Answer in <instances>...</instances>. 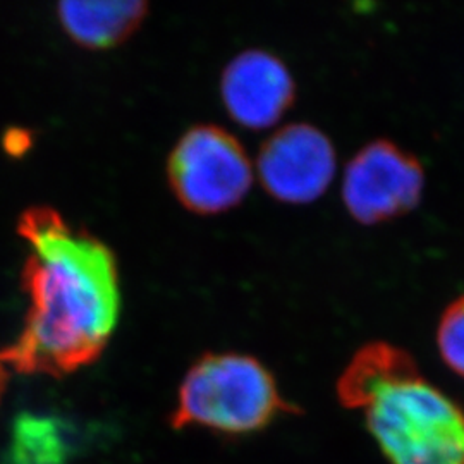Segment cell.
<instances>
[{"label":"cell","instance_id":"1","mask_svg":"<svg viewBox=\"0 0 464 464\" xmlns=\"http://www.w3.org/2000/svg\"><path fill=\"white\" fill-rule=\"evenodd\" d=\"M17 232L30 246L23 284L32 306L2 362L19 373H72L99 358L116 329L114 253L49 207L28 208Z\"/></svg>","mask_w":464,"mask_h":464},{"label":"cell","instance_id":"2","mask_svg":"<svg viewBox=\"0 0 464 464\" xmlns=\"http://www.w3.org/2000/svg\"><path fill=\"white\" fill-rule=\"evenodd\" d=\"M346 410H358L391 464H464V408L423 377L394 344L358 349L335 383Z\"/></svg>","mask_w":464,"mask_h":464},{"label":"cell","instance_id":"3","mask_svg":"<svg viewBox=\"0 0 464 464\" xmlns=\"http://www.w3.org/2000/svg\"><path fill=\"white\" fill-rule=\"evenodd\" d=\"M298 413L260 360L222 351L203 354L188 370L170 425L176 430L198 427L222 437H248L281 416Z\"/></svg>","mask_w":464,"mask_h":464},{"label":"cell","instance_id":"4","mask_svg":"<svg viewBox=\"0 0 464 464\" xmlns=\"http://www.w3.org/2000/svg\"><path fill=\"white\" fill-rule=\"evenodd\" d=\"M167 178L186 210L218 216L245 201L256 176L255 164L234 134L214 124H198L170 151Z\"/></svg>","mask_w":464,"mask_h":464},{"label":"cell","instance_id":"5","mask_svg":"<svg viewBox=\"0 0 464 464\" xmlns=\"http://www.w3.org/2000/svg\"><path fill=\"white\" fill-rule=\"evenodd\" d=\"M425 170L415 155L389 140L370 141L354 153L343 178V201L358 224L377 226L415 210Z\"/></svg>","mask_w":464,"mask_h":464},{"label":"cell","instance_id":"6","mask_svg":"<svg viewBox=\"0 0 464 464\" xmlns=\"http://www.w3.org/2000/svg\"><path fill=\"white\" fill-rule=\"evenodd\" d=\"M337 170L327 134L308 122L282 126L260 147L255 176L266 193L285 205H310L325 195Z\"/></svg>","mask_w":464,"mask_h":464},{"label":"cell","instance_id":"7","mask_svg":"<svg viewBox=\"0 0 464 464\" xmlns=\"http://www.w3.org/2000/svg\"><path fill=\"white\" fill-rule=\"evenodd\" d=\"M220 99L236 124L262 131L277 126L293 107L296 83L277 55L266 50H245L224 67Z\"/></svg>","mask_w":464,"mask_h":464},{"label":"cell","instance_id":"8","mask_svg":"<svg viewBox=\"0 0 464 464\" xmlns=\"http://www.w3.org/2000/svg\"><path fill=\"white\" fill-rule=\"evenodd\" d=\"M149 5L141 0L76 2L57 5V17L71 40L86 49H112L140 28Z\"/></svg>","mask_w":464,"mask_h":464},{"label":"cell","instance_id":"9","mask_svg":"<svg viewBox=\"0 0 464 464\" xmlns=\"http://www.w3.org/2000/svg\"><path fill=\"white\" fill-rule=\"evenodd\" d=\"M435 341L442 362L452 373L464 379V295L444 310Z\"/></svg>","mask_w":464,"mask_h":464},{"label":"cell","instance_id":"10","mask_svg":"<svg viewBox=\"0 0 464 464\" xmlns=\"http://www.w3.org/2000/svg\"><path fill=\"white\" fill-rule=\"evenodd\" d=\"M5 382H7V370H5V363L2 362V356H0V396H2V392H4Z\"/></svg>","mask_w":464,"mask_h":464}]
</instances>
